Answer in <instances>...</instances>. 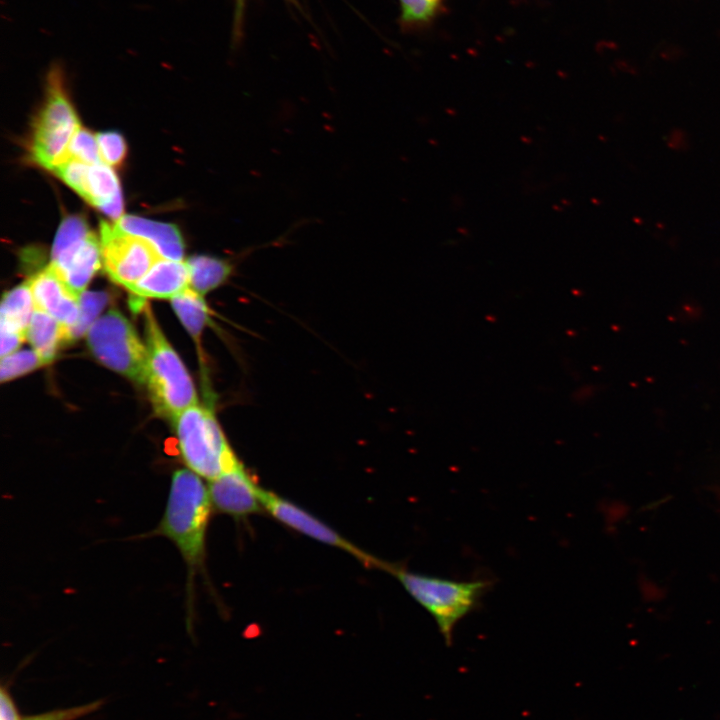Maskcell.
I'll list each match as a JSON object with an SVG mask.
<instances>
[{
  "label": "cell",
  "mask_w": 720,
  "mask_h": 720,
  "mask_svg": "<svg viewBox=\"0 0 720 720\" xmlns=\"http://www.w3.org/2000/svg\"><path fill=\"white\" fill-rule=\"evenodd\" d=\"M212 508L208 486L202 478L188 468L175 470L164 513L152 534L175 545L190 577L204 564Z\"/></svg>",
  "instance_id": "cell-1"
},
{
  "label": "cell",
  "mask_w": 720,
  "mask_h": 720,
  "mask_svg": "<svg viewBox=\"0 0 720 720\" xmlns=\"http://www.w3.org/2000/svg\"><path fill=\"white\" fill-rule=\"evenodd\" d=\"M386 571L434 618L447 646L452 645L455 626L480 606L492 586L488 579L458 581L412 572L390 563Z\"/></svg>",
  "instance_id": "cell-2"
},
{
  "label": "cell",
  "mask_w": 720,
  "mask_h": 720,
  "mask_svg": "<svg viewBox=\"0 0 720 720\" xmlns=\"http://www.w3.org/2000/svg\"><path fill=\"white\" fill-rule=\"evenodd\" d=\"M147 367L145 384L156 411L174 421L188 407L197 404V394L182 361L165 338L150 307L145 305Z\"/></svg>",
  "instance_id": "cell-3"
},
{
  "label": "cell",
  "mask_w": 720,
  "mask_h": 720,
  "mask_svg": "<svg viewBox=\"0 0 720 720\" xmlns=\"http://www.w3.org/2000/svg\"><path fill=\"white\" fill-rule=\"evenodd\" d=\"M173 422L182 460L201 478L213 480L240 463L208 406L192 405Z\"/></svg>",
  "instance_id": "cell-4"
},
{
  "label": "cell",
  "mask_w": 720,
  "mask_h": 720,
  "mask_svg": "<svg viewBox=\"0 0 720 720\" xmlns=\"http://www.w3.org/2000/svg\"><path fill=\"white\" fill-rule=\"evenodd\" d=\"M61 67L47 74V97L33 129L31 154L42 167L54 170L67 159L69 144L80 128L79 119L66 96Z\"/></svg>",
  "instance_id": "cell-5"
},
{
  "label": "cell",
  "mask_w": 720,
  "mask_h": 720,
  "mask_svg": "<svg viewBox=\"0 0 720 720\" xmlns=\"http://www.w3.org/2000/svg\"><path fill=\"white\" fill-rule=\"evenodd\" d=\"M87 343L92 354L104 366L145 384L146 346L123 314L109 310L100 316L87 331Z\"/></svg>",
  "instance_id": "cell-6"
},
{
  "label": "cell",
  "mask_w": 720,
  "mask_h": 720,
  "mask_svg": "<svg viewBox=\"0 0 720 720\" xmlns=\"http://www.w3.org/2000/svg\"><path fill=\"white\" fill-rule=\"evenodd\" d=\"M51 265L81 295L101 264V246L81 216L65 218L57 231Z\"/></svg>",
  "instance_id": "cell-7"
},
{
  "label": "cell",
  "mask_w": 720,
  "mask_h": 720,
  "mask_svg": "<svg viewBox=\"0 0 720 720\" xmlns=\"http://www.w3.org/2000/svg\"><path fill=\"white\" fill-rule=\"evenodd\" d=\"M100 246L106 273L126 289L139 281L161 258L148 241L106 221L100 224Z\"/></svg>",
  "instance_id": "cell-8"
},
{
  "label": "cell",
  "mask_w": 720,
  "mask_h": 720,
  "mask_svg": "<svg viewBox=\"0 0 720 720\" xmlns=\"http://www.w3.org/2000/svg\"><path fill=\"white\" fill-rule=\"evenodd\" d=\"M260 501L263 509L282 524L317 541L345 550L367 566H376L385 570L387 563L360 550L318 518L289 500L261 488Z\"/></svg>",
  "instance_id": "cell-9"
},
{
  "label": "cell",
  "mask_w": 720,
  "mask_h": 720,
  "mask_svg": "<svg viewBox=\"0 0 720 720\" xmlns=\"http://www.w3.org/2000/svg\"><path fill=\"white\" fill-rule=\"evenodd\" d=\"M260 489L254 477L241 462L210 480L208 485L213 508L235 518L247 517L263 509Z\"/></svg>",
  "instance_id": "cell-10"
},
{
  "label": "cell",
  "mask_w": 720,
  "mask_h": 720,
  "mask_svg": "<svg viewBox=\"0 0 720 720\" xmlns=\"http://www.w3.org/2000/svg\"><path fill=\"white\" fill-rule=\"evenodd\" d=\"M35 308L51 315L71 331L79 317L76 294L50 264L28 280Z\"/></svg>",
  "instance_id": "cell-11"
},
{
  "label": "cell",
  "mask_w": 720,
  "mask_h": 720,
  "mask_svg": "<svg viewBox=\"0 0 720 720\" xmlns=\"http://www.w3.org/2000/svg\"><path fill=\"white\" fill-rule=\"evenodd\" d=\"M189 287L187 262L161 257L139 281L127 289L142 298L171 299Z\"/></svg>",
  "instance_id": "cell-12"
},
{
  "label": "cell",
  "mask_w": 720,
  "mask_h": 720,
  "mask_svg": "<svg viewBox=\"0 0 720 720\" xmlns=\"http://www.w3.org/2000/svg\"><path fill=\"white\" fill-rule=\"evenodd\" d=\"M127 233L148 241L161 257L182 260L184 244L178 228L173 224L151 221L133 215H125L115 223Z\"/></svg>",
  "instance_id": "cell-13"
},
{
  "label": "cell",
  "mask_w": 720,
  "mask_h": 720,
  "mask_svg": "<svg viewBox=\"0 0 720 720\" xmlns=\"http://www.w3.org/2000/svg\"><path fill=\"white\" fill-rule=\"evenodd\" d=\"M83 198L116 221L123 216L118 177L111 166L103 162L89 166Z\"/></svg>",
  "instance_id": "cell-14"
},
{
  "label": "cell",
  "mask_w": 720,
  "mask_h": 720,
  "mask_svg": "<svg viewBox=\"0 0 720 720\" xmlns=\"http://www.w3.org/2000/svg\"><path fill=\"white\" fill-rule=\"evenodd\" d=\"M26 338L44 365L55 358L59 348L71 341L70 331L51 315L35 308L26 332Z\"/></svg>",
  "instance_id": "cell-15"
},
{
  "label": "cell",
  "mask_w": 720,
  "mask_h": 720,
  "mask_svg": "<svg viewBox=\"0 0 720 720\" xmlns=\"http://www.w3.org/2000/svg\"><path fill=\"white\" fill-rule=\"evenodd\" d=\"M186 262L190 274V288L201 295L221 286L232 273L231 263L213 256L197 255Z\"/></svg>",
  "instance_id": "cell-16"
},
{
  "label": "cell",
  "mask_w": 720,
  "mask_h": 720,
  "mask_svg": "<svg viewBox=\"0 0 720 720\" xmlns=\"http://www.w3.org/2000/svg\"><path fill=\"white\" fill-rule=\"evenodd\" d=\"M34 310L35 303L27 281L4 293L1 301L0 324L26 335Z\"/></svg>",
  "instance_id": "cell-17"
},
{
  "label": "cell",
  "mask_w": 720,
  "mask_h": 720,
  "mask_svg": "<svg viewBox=\"0 0 720 720\" xmlns=\"http://www.w3.org/2000/svg\"><path fill=\"white\" fill-rule=\"evenodd\" d=\"M171 304L186 330L198 341L209 322V309L203 295L189 287L171 298Z\"/></svg>",
  "instance_id": "cell-18"
},
{
  "label": "cell",
  "mask_w": 720,
  "mask_h": 720,
  "mask_svg": "<svg viewBox=\"0 0 720 720\" xmlns=\"http://www.w3.org/2000/svg\"><path fill=\"white\" fill-rule=\"evenodd\" d=\"M400 23L405 27L422 26L437 15L443 0H398Z\"/></svg>",
  "instance_id": "cell-19"
},
{
  "label": "cell",
  "mask_w": 720,
  "mask_h": 720,
  "mask_svg": "<svg viewBox=\"0 0 720 720\" xmlns=\"http://www.w3.org/2000/svg\"><path fill=\"white\" fill-rule=\"evenodd\" d=\"M108 296L103 292H83L80 295L79 317L71 329V341L87 333L91 325L99 318L98 315L107 303Z\"/></svg>",
  "instance_id": "cell-20"
},
{
  "label": "cell",
  "mask_w": 720,
  "mask_h": 720,
  "mask_svg": "<svg viewBox=\"0 0 720 720\" xmlns=\"http://www.w3.org/2000/svg\"><path fill=\"white\" fill-rule=\"evenodd\" d=\"M43 365V361L34 350L15 351L9 355L1 357V382L3 383L22 376Z\"/></svg>",
  "instance_id": "cell-21"
},
{
  "label": "cell",
  "mask_w": 720,
  "mask_h": 720,
  "mask_svg": "<svg viewBox=\"0 0 720 720\" xmlns=\"http://www.w3.org/2000/svg\"><path fill=\"white\" fill-rule=\"evenodd\" d=\"M67 158H74L89 165L102 162L96 135L80 127L69 144Z\"/></svg>",
  "instance_id": "cell-22"
},
{
  "label": "cell",
  "mask_w": 720,
  "mask_h": 720,
  "mask_svg": "<svg viewBox=\"0 0 720 720\" xmlns=\"http://www.w3.org/2000/svg\"><path fill=\"white\" fill-rule=\"evenodd\" d=\"M101 161L109 166H118L125 158L127 146L117 132H103L96 135Z\"/></svg>",
  "instance_id": "cell-23"
},
{
  "label": "cell",
  "mask_w": 720,
  "mask_h": 720,
  "mask_svg": "<svg viewBox=\"0 0 720 720\" xmlns=\"http://www.w3.org/2000/svg\"><path fill=\"white\" fill-rule=\"evenodd\" d=\"M89 164L74 158H67L56 166L55 173L74 191L83 197Z\"/></svg>",
  "instance_id": "cell-24"
},
{
  "label": "cell",
  "mask_w": 720,
  "mask_h": 720,
  "mask_svg": "<svg viewBox=\"0 0 720 720\" xmlns=\"http://www.w3.org/2000/svg\"><path fill=\"white\" fill-rule=\"evenodd\" d=\"M1 330V357L15 352L26 338V335L14 328L0 324Z\"/></svg>",
  "instance_id": "cell-25"
},
{
  "label": "cell",
  "mask_w": 720,
  "mask_h": 720,
  "mask_svg": "<svg viewBox=\"0 0 720 720\" xmlns=\"http://www.w3.org/2000/svg\"><path fill=\"white\" fill-rule=\"evenodd\" d=\"M0 720H21L16 704L4 687L1 688L0 693Z\"/></svg>",
  "instance_id": "cell-26"
},
{
  "label": "cell",
  "mask_w": 720,
  "mask_h": 720,
  "mask_svg": "<svg viewBox=\"0 0 720 720\" xmlns=\"http://www.w3.org/2000/svg\"><path fill=\"white\" fill-rule=\"evenodd\" d=\"M246 0H236V8H235V26H239L241 23V18L243 16V10L245 6Z\"/></svg>",
  "instance_id": "cell-27"
}]
</instances>
